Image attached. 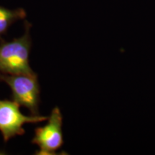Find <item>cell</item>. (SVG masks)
Segmentation results:
<instances>
[{
    "label": "cell",
    "mask_w": 155,
    "mask_h": 155,
    "mask_svg": "<svg viewBox=\"0 0 155 155\" xmlns=\"http://www.w3.org/2000/svg\"><path fill=\"white\" fill-rule=\"evenodd\" d=\"M0 81L10 87L12 101L28 108L32 115H40L39 112L40 87L38 76L0 73Z\"/></svg>",
    "instance_id": "obj_2"
},
{
    "label": "cell",
    "mask_w": 155,
    "mask_h": 155,
    "mask_svg": "<svg viewBox=\"0 0 155 155\" xmlns=\"http://www.w3.org/2000/svg\"><path fill=\"white\" fill-rule=\"evenodd\" d=\"M63 115L58 107L52 110L48 122L43 127H37L32 143L40 148L38 154H55L64 144Z\"/></svg>",
    "instance_id": "obj_4"
},
{
    "label": "cell",
    "mask_w": 155,
    "mask_h": 155,
    "mask_svg": "<svg viewBox=\"0 0 155 155\" xmlns=\"http://www.w3.org/2000/svg\"><path fill=\"white\" fill-rule=\"evenodd\" d=\"M19 106L14 101L0 100V131L4 141L25 134V124H38L48 120V116H25L21 113Z\"/></svg>",
    "instance_id": "obj_3"
},
{
    "label": "cell",
    "mask_w": 155,
    "mask_h": 155,
    "mask_svg": "<svg viewBox=\"0 0 155 155\" xmlns=\"http://www.w3.org/2000/svg\"><path fill=\"white\" fill-rule=\"evenodd\" d=\"M30 27V23L25 22V34L12 41L7 42L0 38V73L38 76L29 63L32 46Z\"/></svg>",
    "instance_id": "obj_1"
},
{
    "label": "cell",
    "mask_w": 155,
    "mask_h": 155,
    "mask_svg": "<svg viewBox=\"0 0 155 155\" xmlns=\"http://www.w3.org/2000/svg\"><path fill=\"white\" fill-rule=\"evenodd\" d=\"M26 12L23 9L14 10L0 7V36L7 32L9 27L19 19H25Z\"/></svg>",
    "instance_id": "obj_5"
}]
</instances>
